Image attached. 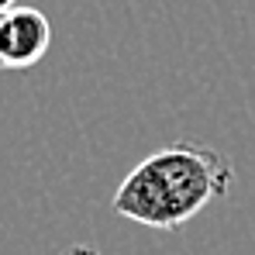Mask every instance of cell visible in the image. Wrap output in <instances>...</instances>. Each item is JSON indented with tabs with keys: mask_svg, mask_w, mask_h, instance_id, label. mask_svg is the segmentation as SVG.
Instances as JSON below:
<instances>
[{
	"mask_svg": "<svg viewBox=\"0 0 255 255\" xmlns=\"http://www.w3.org/2000/svg\"><path fill=\"white\" fill-rule=\"evenodd\" d=\"M235 183L231 159L211 145L172 141L145 155L121 179L111 197V211L141 228L172 231L228 197Z\"/></svg>",
	"mask_w": 255,
	"mask_h": 255,
	"instance_id": "1",
	"label": "cell"
},
{
	"mask_svg": "<svg viewBox=\"0 0 255 255\" xmlns=\"http://www.w3.org/2000/svg\"><path fill=\"white\" fill-rule=\"evenodd\" d=\"M52 48V21L38 7H3L0 17V62L3 69L38 66Z\"/></svg>",
	"mask_w": 255,
	"mask_h": 255,
	"instance_id": "2",
	"label": "cell"
},
{
	"mask_svg": "<svg viewBox=\"0 0 255 255\" xmlns=\"http://www.w3.org/2000/svg\"><path fill=\"white\" fill-rule=\"evenodd\" d=\"M66 255H100V252H97L93 245H73V249H69Z\"/></svg>",
	"mask_w": 255,
	"mask_h": 255,
	"instance_id": "3",
	"label": "cell"
},
{
	"mask_svg": "<svg viewBox=\"0 0 255 255\" xmlns=\"http://www.w3.org/2000/svg\"><path fill=\"white\" fill-rule=\"evenodd\" d=\"M0 3H3V7H14V0H0Z\"/></svg>",
	"mask_w": 255,
	"mask_h": 255,
	"instance_id": "4",
	"label": "cell"
}]
</instances>
